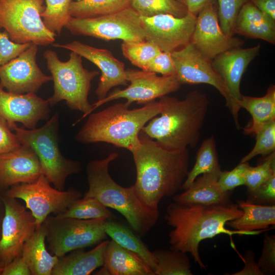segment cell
I'll return each mask as SVG.
<instances>
[{
  "mask_svg": "<svg viewBox=\"0 0 275 275\" xmlns=\"http://www.w3.org/2000/svg\"><path fill=\"white\" fill-rule=\"evenodd\" d=\"M188 12L196 16L205 6L217 4L216 0H184Z\"/></svg>",
  "mask_w": 275,
  "mask_h": 275,
  "instance_id": "49",
  "label": "cell"
},
{
  "mask_svg": "<svg viewBox=\"0 0 275 275\" xmlns=\"http://www.w3.org/2000/svg\"><path fill=\"white\" fill-rule=\"evenodd\" d=\"M61 217L89 219L99 218H112L113 214L97 199L93 197L79 198L75 200L63 213Z\"/></svg>",
  "mask_w": 275,
  "mask_h": 275,
  "instance_id": "34",
  "label": "cell"
},
{
  "mask_svg": "<svg viewBox=\"0 0 275 275\" xmlns=\"http://www.w3.org/2000/svg\"><path fill=\"white\" fill-rule=\"evenodd\" d=\"M190 42L210 61L244 43L239 38L227 36L223 32L219 24L217 4H209L199 12Z\"/></svg>",
  "mask_w": 275,
  "mask_h": 275,
  "instance_id": "17",
  "label": "cell"
},
{
  "mask_svg": "<svg viewBox=\"0 0 275 275\" xmlns=\"http://www.w3.org/2000/svg\"><path fill=\"white\" fill-rule=\"evenodd\" d=\"M234 33L274 44L275 20L262 12L250 1L239 12Z\"/></svg>",
  "mask_w": 275,
  "mask_h": 275,
  "instance_id": "25",
  "label": "cell"
},
{
  "mask_svg": "<svg viewBox=\"0 0 275 275\" xmlns=\"http://www.w3.org/2000/svg\"><path fill=\"white\" fill-rule=\"evenodd\" d=\"M140 145L131 153L136 169L135 190L147 205L158 208L164 197L182 189L188 173V148L169 150L144 134Z\"/></svg>",
  "mask_w": 275,
  "mask_h": 275,
  "instance_id": "2",
  "label": "cell"
},
{
  "mask_svg": "<svg viewBox=\"0 0 275 275\" xmlns=\"http://www.w3.org/2000/svg\"><path fill=\"white\" fill-rule=\"evenodd\" d=\"M130 7L145 17L170 14L182 17L188 13L186 6L177 0H131Z\"/></svg>",
  "mask_w": 275,
  "mask_h": 275,
  "instance_id": "33",
  "label": "cell"
},
{
  "mask_svg": "<svg viewBox=\"0 0 275 275\" xmlns=\"http://www.w3.org/2000/svg\"><path fill=\"white\" fill-rule=\"evenodd\" d=\"M38 46L31 45L18 57L0 66V85L7 91L16 94L36 93L50 80L37 64Z\"/></svg>",
  "mask_w": 275,
  "mask_h": 275,
  "instance_id": "16",
  "label": "cell"
},
{
  "mask_svg": "<svg viewBox=\"0 0 275 275\" xmlns=\"http://www.w3.org/2000/svg\"><path fill=\"white\" fill-rule=\"evenodd\" d=\"M31 44V43L14 42L10 39L6 31H0V66L18 57Z\"/></svg>",
  "mask_w": 275,
  "mask_h": 275,
  "instance_id": "41",
  "label": "cell"
},
{
  "mask_svg": "<svg viewBox=\"0 0 275 275\" xmlns=\"http://www.w3.org/2000/svg\"><path fill=\"white\" fill-rule=\"evenodd\" d=\"M4 195L5 191L0 188V237L1 235L2 224L5 214Z\"/></svg>",
  "mask_w": 275,
  "mask_h": 275,
  "instance_id": "50",
  "label": "cell"
},
{
  "mask_svg": "<svg viewBox=\"0 0 275 275\" xmlns=\"http://www.w3.org/2000/svg\"><path fill=\"white\" fill-rule=\"evenodd\" d=\"M275 174V153H271L256 167L249 166L245 173V185L252 191Z\"/></svg>",
  "mask_w": 275,
  "mask_h": 275,
  "instance_id": "39",
  "label": "cell"
},
{
  "mask_svg": "<svg viewBox=\"0 0 275 275\" xmlns=\"http://www.w3.org/2000/svg\"><path fill=\"white\" fill-rule=\"evenodd\" d=\"M255 134L256 141L254 147L240 162H248L257 155H265L274 151L275 120L264 125Z\"/></svg>",
  "mask_w": 275,
  "mask_h": 275,
  "instance_id": "37",
  "label": "cell"
},
{
  "mask_svg": "<svg viewBox=\"0 0 275 275\" xmlns=\"http://www.w3.org/2000/svg\"><path fill=\"white\" fill-rule=\"evenodd\" d=\"M49 106L47 99L36 93L9 92L0 85V116L7 121L11 129L17 122L29 129L36 128L41 120H48Z\"/></svg>",
  "mask_w": 275,
  "mask_h": 275,
  "instance_id": "20",
  "label": "cell"
},
{
  "mask_svg": "<svg viewBox=\"0 0 275 275\" xmlns=\"http://www.w3.org/2000/svg\"><path fill=\"white\" fill-rule=\"evenodd\" d=\"M121 49L123 56L132 65L143 70H145L150 62L162 51L156 45L147 40L123 41Z\"/></svg>",
  "mask_w": 275,
  "mask_h": 275,
  "instance_id": "36",
  "label": "cell"
},
{
  "mask_svg": "<svg viewBox=\"0 0 275 275\" xmlns=\"http://www.w3.org/2000/svg\"><path fill=\"white\" fill-rule=\"evenodd\" d=\"M12 131L7 121L0 116V154L21 146L16 134Z\"/></svg>",
  "mask_w": 275,
  "mask_h": 275,
  "instance_id": "45",
  "label": "cell"
},
{
  "mask_svg": "<svg viewBox=\"0 0 275 275\" xmlns=\"http://www.w3.org/2000/svg\"><path fill=\"white\" fill-rule=\"evenodd\" d=\"M152 253L157 262L155 275L193 274L186 253L171 249H158Z\"/></svg>",
  "mask_w": 275,
  "mask_h": 275,
  "instance_id": "32",
  "label": "cell"
},
{
  "mask_svg": "<svg viewBox=\"0 0 275 275\" xmlns=\"http://www.w3.org/2000/svg\"><path fill=\"white\" fill-rule=\"evenodd\" d=\"M218 177V175L210 173L199 176L184 192L173 196L174 202L205 205L230 203L231 191L221 189L217 182Z\"/></svg>",
  "mask_w": 275,
  "mask_h": 275,
  "instance_id": "23",
  "label": "cell"
},
{
  "mask_svg": "<svg viewBox=\"0 0 275 275\" xmlns=\"http://www.w3.org/2000/svg\"><path fill=\"white\" fill-rule=\"evenodd\" d=\"M44 0H0V29L17 43L52 44L57 35L45 25L41 14Z\"/></svg>",
  "mask_w": 275,
  "mask_h": 275,
  "instance_id": "8",
  "label": "cell"
},
{
  "mask_svg": "<svg viewBox=\"0 0 275 275\" xmlns=\"http://www.w3.org/2000/svg\"><path fill=\"white\" fill-rule=\"evenodd\" d=\"M45 9L41 17L46 27L60 35L72 17L69 8L72 0H44Z\"/></svg>",
  "mask_w": 275,
  "mask_h": 275,
  "instance_id": "35",
  "label": "cell"
},
{
  "mask_svg": "<svg viewBox=\"0 0 275 275\" xmlns=\"http://www.w3.org/2000/svg\"><path fill=\"white\" fill-rule=\"evenodd\" d=\"M47 69L53 82V94L47 100L50 106L64 100L72 110L84 113L79 120L92 112V104L88 99L91 81L100 72L89 71L82 65V57L71 51L68 61L60 60L57 53L47 49L43 53Z\"/></svg>",
  "mask_w": 275,
  "mask_h": 275,
  "instance_id": "6",
  "label": "cell"
},
{
  "mask_svg": "<svg viewBox=\"0 0 275 275\" xmlns=\"http://www.w3.org/2000/svg\"><path fill=\"white\" fill-rule=\"evenodd\" d=\"M42 174L37 156L28 146L21 145L0 154V188L4 191L14 185L33 182Z\"/></svg>",
  "mask_w": 275,
  "mask_h": 275,
  "instance_id": "21",
  "label": "cell"
},
{
  "mask_svg": "<svg viewBox=\"0 0 275 275\" xmlns=\"http://www.w3.org/2000/svg\"><path fill=\"white\" fill-rule=\"evenodd\" d=\"M177 1H178L179 2H181V3H183V4H184L185 5V4H184V0H177Z\"/></svg>",
  "mask_w": 275,
  "mask_h": 275,
  "instance_id": "52",
  "label": "cell"
},
{
  "mask_svg": "<svg viewBox=\"0 0 275 275\" xmlns=\"http://www.w3.org/2000/svg\"><path fill=\"white\" fill-rule=\"evenodd\" d=\"M243 214L237 218L228 221L226 225L234 230L254 231L269 230L275 225V204L260 205L248 200L236 201Z\"/></svg>",
  "mask_w": 275,
  "mask_h": 275,
  "instance_id": "26",
  "label": "cell"
},
{
  "mask_svg": "<svg viewBox=\"0 0 275 275\" xmlns=\"http://www.w3.org/2000/svg\"><path fill=\"white\" fill-rule=\"evenodd\" d=\"M248 201L260 205L275 204V174L255 189L248 191Z\"/></svg>",
  "mask_w": 275,
  "mask_h": 275,
  "instance_id": "42",
  "label": "cell"
},
{
  "mask_svg": "<svg viewBox=\"0 0 275 275\" xmlns=\"http://www.w3.org/2000/svg\"><path fill=\"white\" fill-rule=\"evenodd\" d=\"M171 57L175 74L181 85L206 84L213 86L225 98L230 111L232 101L225 82L213 68L211 61L191 42L172 52Z\"/></svg>",
  "mask_w": 275,
  "mask_h": 275,
  "instance_id": "14",
  "label": "cell"
},
{
  "mask_svg": "<svg viewBox=\"0 0 275 275\" xmlns=\"http://www.w3.org/2000/svg\"><path fill=\"white\" fill-rule=\"evenodd\" d=\"M144 71L162 75L175 74L171 52L161 51L150 62Z\"/></svg>",
  "mask_w": 275,
  "mask_h": 275,
  "instance_id": "44",
  "label": "cell"
},
{
  "mask_svg": "<svg viewBox=\"0 0 275 275\" xmlns=\"http://www.w3.org/2000/svg\"><path fill=\"white\" fill-rule=\"evenodd\" d=\"M105 231L113 240L138 255L155 272L157 267L156 259L139 236L126 226L111 218L105 221Z\"/></svg>",
  "mask_w": 275,
  "mask_h": 275,
  "instance_id": "29",
  "label": "cell"
},
{
  "mask_svg": "<svg viewBox=\"0 0 275 275\" xmlns=\"http://www.w3.org/2000/svg\"><path fill=\"white\" fill-rule=\"evenodd\" d=\"M243 214L237 204L205 205L198 204L171 203L167 208L164 219L174 229L169 233L170 249L190 253L202 269L207 265L199 253L200 242L206 239L225 234L232 237L256 235L267 230L242 231L227 229L228 221Z\"/></svg>",
  "mask_w": 275,
  "mask_h": 275,
  "instance_id": "1",
  "label": "cell"
},
{
  "mask_svg": "<svg viewBox=\"0 0 275 275\" xmlns=\"http://www.w3.org/2000/svg\"><path fill=\"white\" fill-rule=\"evenodd\" d=\"M240 108L250 113L252 124L244 128L245 134L255 133L264 125L275 120V86L271 85L261 97L242 95L238 102Z\"/></svg>",
  "mask_w": 275,
  "mask_h": 275,
  "instance_id": "28",
  "label": "cell"
},
{
  "mask_svg": "<svg viewBox=\"0 0 275 275\" xmlns=\"http://www.w3.org/2000/svg\"><path fill=\"white\" fill-rule=\"evenodd\" d=\"M245 265L240 271L233 273V275H247L257 274L263 275L260 270L257 263L255 261L254 253L251 251H248L243 258Z\"/></svg>",
  "mask_w": 275,
  "mask_h": 275,
  "instance_id": "47",
  "label": "cell"
},
{
  "mask_svg": "<svg viewBox=\"0 0 275 275\" xmlns=\"http://www.w3.org/2000/svg\"><path fill=\"white\" fill-rule=\"evenodd\" d=\"M1 275H31V273L28 264L21 255L5 266Z\"/></svg>",
  "mask_w": 275,
  "mask_h": 275,
  "instance_id": "46",
  "label": "cell"
},
{
  "mask_svg": "<svg viewBox=\"0 0 275 275\" xmlns=\"http://www.w3.org/2000/svg\"><path fill=\"white\" fill-rule=\"evenodd\" d=\"M260 48V44L246 48H234L219 54L211 61L228 89L232 101L230 112L237 128L240 127L238 117L241 108L238 102L242 96L241 78L250 63L259 55Z\"/></svg>",
  "mask_w": 275,
  "mask_h": 275,
  "instance_id": "19",
  "label": "cell"
},
{
  "mask_svg": "<svg viewBox=\"0 0 275 275\" xmlns=\"http://www.w3.org/2000/svg\"><path fill=\"white\" fill-rule=\"evenodd\" d=\"M46 232L43 225L36 230L26 242L22 256L31 275H51L59 257L49 253L45 246Z\"/></svg>",
  "mask_w": 275,
  "mask_h": 275,
  "instance_id": "27",
  "label": "cell"
},
{
  "mask_svg": "<svg viewBox=\"0 0 275 275\" xmlns=\"http://www.w3.org/2000/svg\"><path fill=\"white\" fill-rule=\"evenodd\" d=\"M221 171L216 141L212 135L201 144L197 152L195 164L188 172L182 189H186L196 178L202 174L210 173L218 176Z\"/></svg>",
  "mask_w": 275,
  "mask_h": 275,
  "instance_id": "30",
  "label": "cell"
},
{
  "mask_svg": "<svg viewBox=\"0 0 275 275\" xmlns=\"http://www.w3.org/2000/svg\"><path fill=\"white\" fill-rule=\"evenodd\" d=\"M3 269V267L0 265V275H1V273H2Z\"/></svg>",
  "mask_w": 275,
  "mask_h": 275,
  "instance_id": "51",
  "label": "cell"
},
{
  "mask_svg": "<svg viewBox=\"0 0 275 275\" xmlns=\"http://www.w3.org/2000/svg\"><path fill=\"white\" fill-rule=\"evenodd\" d=\"M109 240L101 242L95 248L85 252L81 249L71 251L59 257L51 275H88L103 264L104 252Z\"/></svg>",
  "mask_w": 275,
  "mask_h": 275,
  "instance_id": "24",
  "label": "cell"
},
{
  "mask_svg": "<svg viewBox=\"0 0 275 275\" xmlns=\"http://www.w3.org/2000/svg\"><path fill=\"white\" fill-rule=\"evenodd\" d=\"M250 0H216L220 27L225 35L234 36L235 21L242 7Z\"/></svg>",
  "mask_w": 275,
  "mask_h": 275,
  "instance_id": "38",
  "label": "cell"
},
{
  "mask_svg": "<svg viewBox=\"0 0 275 275\" xmlns=\"http://www.w3.org/2000/svg\"><path fill=\"white\" fill-rule=\"evenodd\" d=\"M50 182L42 174L35 181L13 185L5 191L9 197L22 200L36 220V229L51 214L65 212L81 193L71 187L60 190L52 187Z\"/></svg>",
  "mask_w": 275,
  "mask_h": 275,
  "instance_id": "11",
  "label": "cell"
},
{
  "mask_svg": "<svg viewBox=\"0 0 275 275\" xmlns=\"http://www.w3.org/2000/svg\"><path fill=\"white\" fill-rule=\"evenodd\" d=\"M97 275H155L151 268L136 254L114 240L106 247L103 264Z\"/></svg>",
  "mask_w": 275,
  "mask_h": 275,
  "instance_id": "22",
  "label": "cell"
},
{
  "mask_svg": "<svg viewBox=\"0 0 275 275\" xmlns=\"http://www.w3.org/2000/svg\"><path fill=\"white\" fill-rule=\"evenodd\" d=\"M106 219H82L49 215L42 223L49 251L59 258L102 242L107 236L105 231Z\"/></svg>",
  "mask_w": 275,
  "mask_h": 275,
  "instance_id": "9",
  "label": "cell"
},
{
  "mask_svg": "<svg viewBox=\"0 0 275 275\" xmlns=\"http://www.w3.org/2000/svg\"><path fill=\"white\" fill-rule=\"evenodd\" d=\"M64 28L73 35L92 37L106 41L146 40L140 16L131 7L115 13L95 17H71Z\"/></svg>",
  "mask_w": 275,
  "mask_h": 275,
  "instance_id": "10",
  "label": "cell"
},
{
  "mask_svg": "<svg viewBox=\"0 0 275 275\" xmlns=\"http://www.w3.org/2000/svg\"><path fill=\"white\" fill-rule=\"evenodd\" d=\"M146 40L162 51L172 52L190 42L197 16L188 12L183 17L159 14L151 17L140 16Z\"/></svg>",
  "mask_w": 275,
  "mask_h": 275,
  "instance_id": "15",
  "label": "cell"
},
{
  "mask_svg": "<svg viewBox=\"0 0 275 275\" xmlns=\"http://www.w3.org/2000/svg\"><path fill=\"white\" fill-rule=\"evenodd\" d=\"M4 202L0 237V265L3 267L22 255L25 243L36 230L35 218L26 207L5 195Z\"/></svg>",
  "mask_w": 275,
  "mask_h": 275,
  "instance_id": "13",
  "label": "cell"
},
{
  "mask_svg": "<svg viewBox=\"0 0 275 275\" xmlns=\"http://www.w3.org/2000/svg\"><path fill=\"white\" fill-rule=\"evenodd\" d=\"M52 46L73 51L99 69L101 76L95 91L98 100L105 98L113 88L128 85L124 63L116 58L111 51L94 47L78 41L65 44L53 43Z\"/></svg>",
  "mask_w": 275,
  "mask_h": 275,
  "instance_id": "18",
  "label": "cell"
},
{
  "mask_svg": "<svg viewBox=\"0 0 275 275\" xmlns=\"http://www.w3.org/2000/svg\"><path fill=\"white\" fill-rule=\"evenodd\" d=\"M131 0H78L72 1L69 8L70 15L76 18H87L115 13L130 7Z\"/></svg>",
  "mask_w": 275,
  "mask_h": 275,
  "instance_id": "31",
  "label": "cell"
},
{
  "mask_svg": "<svg viewBox=\"0 0 275 275\" xmlns=\"http://www.w3.org/2000/svg\"><path fill=\"white\" fill-rule=\"evenodd\" d=\"M129 107L126 102L117 103L90 114L75 139L83 144L107 143L132 152L140 144L142 128L159 115L161 104L154 100L140 108Z\"/></svg>",
  "mask_w": 275,
  "mask_h": 275,
  "instance_id": "4",
  "label": "cell"
},
{
  "mask_svg": "<svg viewBox=\"0 0 275 275\" xmlns=\"http://www.w3.org/2000/svg\"><path fill=\"white\" fill-rule=\"evenodd\" d=\"M263 275L273 274L275 272V236L266 235L262 254L257 263Z\"/></svg>",
  "mask_w": 275,
  "mask_h": 275,
  "instance_id": "43",
  "label": "cell"
},
{
  "mask_svg": "<svg viewBox=\"0 0 275 275\" xmlns=\"http://www.w3.org/2000/svg\"><path fill=\"white\" fill-rule=\"evenodd\" d=\"M125 74L129 82L128 86L123 90L116 89L93 104L92 112L104 103L120 98L126 99L128 106L134 102L145 104L177 91L181 85L175 74L158 76L154 73L132 69L126 70Z\"/></svg>",
  "mask_w": 275,
  "mask_h": 275,
  "instance_id": "12",
  "label": "cell"
},
{
  "mask_svg": "<svg viewBox=\"0 0 275 275\" xmlns=\"http://www.w3.org/2000/svg\"><path fill=\"white\" fill-rule=\"evenodd\" d=\"M262 12L275 20V0H250Z\"/></svg>",
  "mask_w": 275,
  "mask_h": 275,
  "instance_id": "48",
  "label": "cell"
},
{
  "mask_svg": "<svg viewBox=\"0 0 275 275\" xmlns=\"http://www.w3.org/2000/svg\"><path fill=\"white\" fill-rule=\"evenodd\" d=\"M59 113H56L39 128L26 129L15 124L12 127L21 145L30 148L37 156L42 173L54 187L63 190L67 177L81 170V163L69 159L62 154L59 147Z\"/></svg>",
  "mask_w": 275,
  "mask_h": 275,
  "instance_id": "7",
  "label": "cell"
},
{
  "mask_svg": "<svg viewBox=\"0 0 275 275\" xmlns=\"http://www.w3.org/2000/svg\"><path fill=\"white\" fill-rule=\"evenodd\" d=\"M160 116L151 119L141 132L169 150L195 147L208 109L207 96L198 90L183 100L167 95L159 98Z\"/></svg>",
  "mask_w": 275,
  "mask_h": 275,
  "instance_id": "3",
  "label": "cell"
},
{
  "mask_svg": "<svg viewBox=\"0 0 275 275\" xmlns=\"http://www.w3.org/2000/svg\"><path fill=\"white\" fill-rule=\"evenodd\" d=\"M118 156V153L114 152L104 158L88 163L86 171L89 189L84 197L95 198L106 207L118 211L135 233L143 237L158 221V208L146 204L136 194L133 185L123 187L112 178L109 164Z\"/></svg>",
  "mask_w": 275,
  "mask_h": 275,
  "instance_id": "5",
  "label": "cell"
},
{
  "mask_svg": "<svg viewBox=\"0 0 275 275\" xmlns=\"http://www.w3.org/2000/svg\"><path fill=\"white\" fill-rule=\"evenodd\" d=\"M249 166L248 162H240L231 171H221L217 179L221 189L224 191H231L236 187L245 185V173Z\"/></svg>",
  "mask_w": 275,
  "mask_h": 275,
  "instance_id": "40",
  "label": "cell"
}]
</instances>
